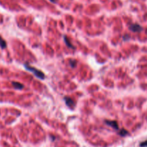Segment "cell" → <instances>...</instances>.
<instances>
[{
    "mask_svg": "<svg viewBox=\"0 0 147 147\" xmlns=\"http://www.w3.org/2000/svg\"><path fill=\"white\" fill-rule=\"evenodd\" d=\"M25 67L27 70L31 71L34 75H35V76H36L37 78H39V79L43 80V79L45 78V74H44L42 71H41L40 70L37 69V68H35V67L33 66H31L28 65V64H25Z\"/></svg>",
    "mask_w": 147,
    "mask_h": 147,
    "instance_id": "cell-1",
    "label": "cell"
},
{
    "mask_svg": "<svg viewBox=\"0 0 147 147\" xmlns=\"http://www.w3.org/2000/svg\"><path fill=\"white\" fill-rule=\"evenodd\" d=\"M65 103L67 106L70 108L73 109L75 107V102L72 98H69V97H65Z\"/></svg>",
    "mask_w": 147,
    "mask_h": 147,
    "instance_id": "cell-2",
    "label": "cell"
},
{
    "mask_svg": "<svg viewBox=\"0 0 147 147\" xmlns=\"http://www.w3.org/2000/svg\"><path fill=\"white\" fill-rule=\"evenodd\" d=\"M130 30L131 31H133V32L138 33L142 31V28L139 25H138V24H134V25L130 26Z\"/></svg>",
    "mask_w": 147,
    "mask_h": 147,
    "instance_id": "cell-3",
    "label": "cell"
},
{
    "mask_svg": "<svg viewBox=\"0 0 147 147\" xmlns=\"http://www.w3.org/2000/svg\"><path fill=\"white\" fill-rule=\"evenodd\" d=\"M106 123L109 126L115 128V129H118V123L115 121H106Z\"/></svg>",
    "mask_w": 147,
    "mask_h": 147,
    "instance_id": "cell-4",
    "label": "cell"
},
{
    "mask_svg": "<svg viewBox=\"0 0 147 147\" xmlns=\"http://www.w3.org/2000/svg\"><path fill=\"white\" fill-rule=\"evenodd\" d=\"M12 85H13V87L15 88V89H22V88L24 87L23 85H22L21 83H19V82H12Z\"/></svg>",
    "mask_w": 147,
    "mask_h": 147,
    "instance_id": "cell-5",
    "label": "cell"
},
{
    "mask_svg": "<svg viewBox=\"0 0 147 147\" xmlns=\"http://www.w3.org/2000/svg\"><path fill=\"white\" fill-rule=\"evenodd\" d=\"M0 47L2 48H5L7 47V43L2 37L0 36Z\"/></svg>",
    "mask_w": 147,
    "mask_h": 147,
    "instance_id": "cell-6",
    "label": "cell"
},
{
    "mask_svg": "<svg viewBox=\"0 0 147 147\" xmlns=\"http://www.w3.org/2000/svg\"><path fill=\"white\" fill-rule=\"evenodd\" d=\"M64 38H65V43L67 44V46H68L69 48H74V47H73V45H72V44L70 43V40H69L68 38H67L66 36H64Z\"/></svg>",
    "mask_w": 147,
    "mask_h": 147,
    "instance_id": "cell-7",
    "label": "cell"
},
{
    "mask_svg": "<svg viewBox=\"0 0 147 147\" xmlns=\"http://www.w3.org/2000/svg\"><path fill=\"white\" fill-rule=\"evenodd\" d=\"M119 133H120V135H122V136H124V135H126V134H128V132H127V131H126V130L121 129Z\"/></svg>",
    "mask_w": 147,
    "mask_h": 147,
    "instance_id": "cell-8",
    "label": "cell"
},
{
    "mask_svg": "<svg viewBox=\"0 0 147 147\" xmlns=\"http://www.w3.org/2000/svg\"><path fill=\"white\" fill-rule=\"evenodd\" d=\"M76 64H77L76 61H74V60H70V65H71V66L73 67V68H74V67L76 66Z\"/></svg>",
    "mask_w": 147,
    "mask_h": 147,
    "instance_id": "cell-9",
    "label": "cell"
},
{
    "mask_svg": "<svg viewBox=\"0 0 147 147\" xmlns=\"http://www.w3.org/2000/svg\"><path fill=\"white\" fill-rule=\"evenodd\" d=\"M140 146H141V147H147V140H146V141H144V142L141 143V144H140Z\"/></svg>",
    "mask_w": 147,
    "mask_h": 147,
    "instance_id": "cell-10",
    "label": "cell"
},
{
    "mask_svg": "<svg viewBox=\"0 0 147 147\" xmlns=\"http://www.w3.org/2000/svg\"><path fill=\"white\" fill-rule=\"evenodd\" d=\"M50 1H51L52 2H53V3H55V2L56 0H50Z\"/></svg>",
    "mask_w": 147,
    "mask_h": 147,
    "instance_id": "cell-11",
    "label": "cell"
}]
</instances>
